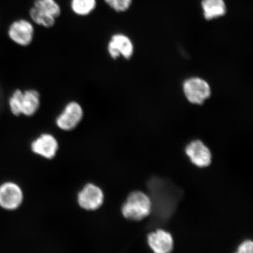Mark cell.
Wrapping results in <instances>:
<instances>
[{"instance_id":"cell-9","label":"cell","mask_w":253,"mask_h":253,"mask_svg":"<svg viewBox=\"0 0 253 253\" xmlns=\"http://www.w3.org/2000/svg\"><path fill=\"white\" fill-rule=\"evenodd\" d=\"M23 190L17 183L5 182L0 185V208L7 211H13L23 203Z\"/></svg>"},{"instance_id":"cell-14","label":"cell","mask_w":253,"mask_h":253,"mask_svg":"<svg viewBox=\"0 0 253 253\" xmlns=\"http://www.w3.org/2000/svg\"><path fill=\"white\" fill-rule=\"evenodd\" d=\"M201 5L207 20L220 18L226 13V5L224 0H202Z\"/></svg>"},{"instance_id":"cell-11","label":"cell","mask_w":253,"mask_h":253,"mask_svg":"<svg viewBox=\"0 0 253 253\" xmlns=\"http://www.w3.org/2000/svg\"><path fill=\"white\" fill-rule=\"evenodd\" d=\"M185 153L191 162L198 167H207L211 163L210 150L200 140L190 142L186 147Z\"/></svg>"},{"instance_id":"cell-16","label":"cell","mask_w":253,"mask_h":253,"mask_svg":"<svg viewBox=\"0 0 253 253\" xmlns=\"http://www.w3.org/2000/svg\"><path fill=\"white\" fill-rule=\"evenodd\" d=\"M103 1L110 9L118 13L128 10L132 3V0H103Z\"/></svg>"},{"instance_id":"cell-4","label":"cell","mask_w":253,"mask_h":253,"mask_svg":"<svg viewBox=\"0 0 253 253\" xmlns=\"http://www.w3.org/2000/svg\"><path fill=\"white\" fill-rule=\"evenodd\" d=\"M151 211V202L149 196L140 191L131 193L122 207L123 216L134 221H140L149 216Z\"/></svg>"},{"instance_id":"cell-10","label":"cell","mask_w":253,"mask_h":253,"mask_svg":"<svg viewBox=\"0 0 253 253\" xmlns=\"http://www.w3.org/2000/svg\"><path fill=\"white\" fill-rule=\"evenodd\" d=\"M78 202L79 206L85 210H97L103 204L102 190L92 183H88L79 193Z\"/></svg>"},{"instance_id":"cell-17","label":"cell","mask_w":253,"mask_h":253,"mask_svg":"<svg viewBox=\"0 0 253 253\" xmlns=\"http://www.w3.org/2000/svg\"><path fill=\"white\" fill-rule=\"evenodd\" d=\"M253 243L251 240H246L239 246L237 252L240 253H252Z\"/></svg>"},{"instance_id":"cell-5","label":"cell","mask_w":253,"mask_h":253,"mask_svg":"<svg viewBox=\"0 0 253 253\" xmlns=\"http://www.w3.org/2000/svg\"><path fill=\"white\" fill-rule=\"evenodd\" d=\"M36 28L30 19L18 18L7 28V36L12 43L19 47H28L33 43Z\"/></svg>"},{"instance_id":"cell-2","label":"cell","mask_w":253,"mask_h":253,"mask_svg":"<svg viewBox=\"0 0 253 253\" xmlns=\"http://www.w3.org/2000/svg\"><path fill=\"white\" fill-rule=\"evenodd\" d=\"M7 106L12 116L30 118L39 112L41 105V94L35 88H16L7 98Z\"/></svg>"},{"instance_id":"cell-8","label":"cell","mask_w":253,"mask_h":253,"mask_svg":"<svg viewBox=\"0 0 253 253\" xmlns=\"http://www.w3.org/2000/svg\"><path fill=\"white\" fill-rule=\"evenodd\" d=\"M183 88L186 99L192 104H202L211 95L210 85L201 78L187 79L183 83Z\"/></svg>"},{"instance_id":"cell-13","label":"cell","mask_w":253,"mask_h":253,"mask_svg":"<svg viewBox=\"0 0 253 253\" xmlns=\"http://www.w3.org/2000/svg\"><path fill=\"white\" fill-rule=\"evenodd\" d=\"M148 244L154 252L169 253L173 249V240L169 232L162 229H157L151 232L147 237Z\"/></svg>"},{"instance_id":"cell-6","label":"cell","mask_w":253,"mask_h":253,"mask_svg":"<svg viewBox=\"0 0 253 253\" xmlns=\"http://www.w3.org/2000/svg\"><path fill=\"white\" fill-rule=\"evenodd\" d=\"M84 109L78 101L71 100L66 103L55 119L56 125L62 131L74 130L84 118Z\"/></svg>"},{"instance_id":"cell-12","label":"cell","mask_w":253,"mask_h":253,"mask_svg":"<svg viewBox=\"0 0 253 253\" xmlns=\"http://www.w3.org/2000/svg\"><path fill=\"white\" fill-rule=\"evenodd\" d=\"M31 149L40 156L52 159L58 149V141L53 135L43 133L32 142Z\"/></svg>"},{"instance_id":"cell-3","label":"cell","mask_w":253,"mask_h":253,"mask_svg":"<svg viewBox=\"0 0 253 253\" xmlns=\"http://www.w3.org/2000/svg\"><path fill=\"white\" fill-rule=\"evenodd\" d=\"M61 14V6L57 0H34L29 10L31 21L45 28L54 27Z\"/></svg>"},{"instance_id":"cell-1","label":"cell","mask_w":253,"mask_h":253,"mask_svg":"<svg viewBox=\"0 0 253 253\" xmlns=\"http://www.w3.org/2000/svg\"><path fill=\"white\" fill-rule=\"evenodd\" d=\"M151 202L149 228L166 224L172 216L183 192L169 179L154 176L147 183Z\"/></svg>"},{"instance_id":"cell-7","label":"cell","mask_w":253,"mask_h":253,"mask_svg":"<svg viewBox=\"0 0 253 253\" xmlns=\"http://www.w3.org/2000/svg\"><path fill=\"white\" fill-rule=\"evenodd\" d=\"M106 49L109 56L113 60L118 59L121 57L128 60L131 58L134 52L131 40L123 33L113 34L107 43Z\"/></svg>"},{"instance_id":"cell-15","label":"cell","mask_w":253,"mask_h":253,"mask_svg":"<svg viewBox=\"0 0 253 253\" xmlns=\"http://www.w3.org/2000/svg\"><path fill=\"white\" fill-rule=\"evenodd\" d=\"M69 6L75 15L86 17L96 10L97 0H70Z\"/></svg>"}]
</instances>
